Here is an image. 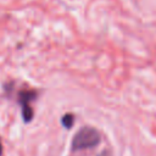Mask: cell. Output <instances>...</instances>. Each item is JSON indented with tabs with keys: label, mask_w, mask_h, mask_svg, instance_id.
Returning a JSON list of instances; mask_svg holds the SVG:
<instances>
[{
	"label": "cell",
	"mask_w": 156,
	"mask_h": 156,
	"mask_svg": "<svg viewBox=\"0 0 156 156\" xmlns=\"http://www.w3.org/2000/svg\"><path fill=\"white\" fill-rule=\"evenodd\" d=\"M101 140L100 132L95 129L94 127L85 126L80 128L76 135L72 139V150L73 151H80L85 149H93L96 145H99Z\"/></svg>",
	"instance_id": "obj_1"
},
{
	"label": "cell",
	"mask_w": 156,
	"mask_h": 156,
	"mask_svg": "<svg viewBox=\"0 0 156 156\" xmlns=\"http://www.w3.org/2000/svg\"><path fill=\"white\" fill-rule=\"evenodd\" d=\"M37 98L35 91H21L20 93V104L22 106V116L26 122H29L33 118V110L30 107L32 101Z\"/></svg>",
	"instance_id": "obj_2"
},
{
	"label": "cell",
	"mask_w": 156,
	"mask_h": 156,
	"mask_svg": "<svg viewBox=\"0 0 156 156\" xmlns=\"http://www.w3.org/2000/svg\"><path fill=\"white\" fill-rule=\"evenodd\" d=\"M62 122H63V124H65V127H67V128H69L72 124H73V116L71 115V113H68V115H66L65 117H63V119H62Z\"/></svg>",
	"instance_id": "obj_3"
},
{
	"label": "cell",
	"mask_w": 156,
	"mask_h": 156,
	"mask_svg": "<svg viewBox=\"0 0 156 156\" xmlns=\"http://www.w3.org/2000/svg\"><path fill=\"white\" fill-rule=\"evenodd\" d=\"M99 156H112V155H111V152H110L108 150H104Z\"/></svg>",
	"instance_id": "obj_4"
},
{
	"label": "cell",
	"mask_w": 156,
	"mask_h": 156,
	"mask_svg": "<svg viewBox=\"0 0 156 156\" xmlns=\"http://www.w3.org/2000/svg\"><path fill=\"white\" fill-rule=\"evenodd\" d=\"M2 155V144H1V140H0V156Z\"/></svg>",
	"instance_id": "obj_5"
}]
</instances>
